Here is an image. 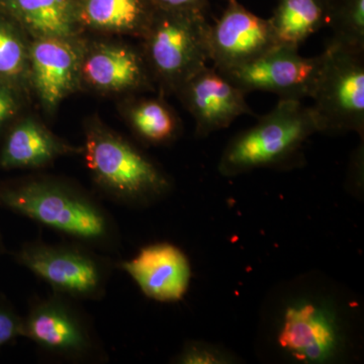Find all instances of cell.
Returning a JSON list of instances; mask_svg holds the SVG:
<instances>
[{"instance_id": "23", "label": "cell", "mask_w": 364, "mask_h": 364, "mask_svg": "<svg viewBox=\"0 0 364 364\" xmlns=\"http://www.w3.org/2000/svg\"><path fill=\"white\" fill-rule=\"evenodd\" d=\"M23 336V318L7 306H0V346Z\"/></svg>"}, {"instance_id": "1", "label": "cell", "mask_w": 364, "mask_h": 364, "mask_svg": "<svg viewBox=\"0 0 364 364\" xmlns=\"http://www.w3.org/2000/svg\"><path fill=\"white\" fill-rule=\"evenodd\" d=\"M0 205L90 248H116V223L92 196L54 179L33 178L0 191Z\"/></svg>"}, {"instance_id": "7", "label": "cell", "mask_w": 364, "mask_h": 364, "mask_svg": "<svg viewBox=\"0 0 364 364\" xmlns=\"http://www.w3.org/2000/svg\"><path fill=\"white\" fill-rule=\"evenodd\" d=\"M23 336L43 351L67 360H91L102 354L90 321L73 299L56 293L33 301L23 318Z\"/></svg>"}, {"instance_id": "6", "label": "cell", "mask_w": 364, "mask_h": 364, "mask_svg": "<svg viewBox=\"0 0 364 364\" xmlns=\"http://www.w3.org/2000/svg\"><path fill=\"white\" fill-rule=\"evenodd\" d=\"M16 257L56 294L87 301L104 296L109 264L87 246L33 241L26 243Z\"/></svg>"}, {"instance_id": "20", "label": "cell", "mask_w": 364, "mask_h": 364, "mask_svg": "<svg viewBox=\"0 0 364 364\" xmlns=\"http://www.w3.org/2000/svg\"><path fill=\"white\" fill-rule=\"evenodd\" d=\"M129 117L136 134L149 143L168 142L178 128L176 114L160 100L138 102L131 107Z\"/></svg>"}, {"instance_id": "4", "label": "cell", "mask_w": 364, "mask_h": 364, "mask_svg": "<svg viewBox=\"0 0 364 364\" xmlns=\"http://www.w3.org/2000/svg\"><path fill=\"white\" fill-rule=\"evenodd\" d=\"M207 16L155 11L145 39V59L163 87L177 91L210 61Z\"/></svg>"}, {"instance_id": "12", "label": "cell", "mask_w": 364, "mask_h": 364, "mask_svg": "<svg viewBox=\"0 0 364 364\" xmlns=\"http://www.w3.org/2000/svg\"><path fill=\"white\" fill-rule=\"evenodd\" d=\"M121 267L146 296L162 303L181 301L191 282L188 258L169 243L147 246Z\"/></svg>"}, {"instance_id": "24", "label": "cell", "mask_w": 364, "mask_h": 364, "mask_svg": "<svg viewBox=\"0 0 364 364\" xmlns=\"http://www.w3.org/2000/svg\"><path fill=\"white\" fill-rule=\"evenodd\" d=\"M18 109L11 86L0 83V124L11 119Z\"/></svg>"}, {"instance_id": "14", "label": "cell", "mask_w": 364, "mask_h": 364, "mask_svg": "<svg viewBox=\"0 0 364 364\" xmlns=\"http://www.w3.org/2000/svg\"><path fill=\"white\" fill-rule=\"evenodd\" d=\"M81 77L105 91L139 90L147 85L142 57L126 46L100 45L82 59Z\"/></svg>"}, {"instance_id": "5", "label": "cell", "mask_w": 364, "mask_h": 364, "mask_svg": "<svg viewBox=\"0 0 364 364\" xmlns=\"http://www.w3.org/2000/svg\"><path fill=\"white\" fill-rule=\"evenodd\" d=\"M312 98L321 132L364 131V52L328 43Z\"/></svg>"}, {"instance_id": "9", "label": "cell", "mask_w": 364, "mask_h": 364, "mask_svg": "<svg viewBox=\"0 0 364 364\" xmlns=\"http://www.w3.org/2000/svg\"><path fill=\"white\" fill-rule=\"evenodd\" d=\"M279 45L269 21L237 0H229L221 18L208 30L210 61L219 72L253 61Z\"/></svg>"}, {"instance_id": "22", "label": "cell", "mask_w": 364, "mask_h": 364, "mask_svg": "<svg viewBox=\"0 0 364 364\" xmlns=\"http://www.w3.org/2000/svg\"><path fill=\"white\" fill-rule=\"evenodd\" d=\"M155 11L165 13L203 14L207 16L208 0H148Z\"/></svg>"}, {"instance_id": "16", "label": "cell", "mask_w": 364, "mask_h": 364, "mask_svg": "<svg viewBox=\"0 0 364 364\" xmlns=\"http://www.w3.org/2000/svg\"><path fill=\"white\" fill-rule=\"evenodd\" d=\"M73 150L37 121L28 119L7 136L0 164L4 168H38Z\"/></svg>"}, {"instance_id": "18", "label": "cell", "mask_w": 364, "mask_h": 364, "mask_svg": "<svg viewBox=\"0 0 364 364\" xmlns=\"http://www.w3.org/2000/svg\"><path fill=\"white\" fill-rule=\"evenodd\" d=\"M326 20L327 0H279L268 18L277 43L294 47L326 26Z\"/></svg>"}, {"instance_id": "17", "label": "cell", "mask_w": 364, "mask_h": 364, "mask_svg": "<svg viewBox=\"0 0 364 364\" xmlns=\"http://www.w3.org/2000/svg\"><path fill=\"white\" fill-rule=\"evenodd\" d=\"M80 26L100 32L144 35L154 9L148 0H77Z\"/></svg>"}, {"instance_id": "8", "label": "cell", "mask_w": 364, "mask_h": 364, "mask_svg": "<svg viewBox=\"0 0 364 364\" xmlns=\"http://www.w3.org/2000/svg\"><path fill=\"white\" fill-rule=\"evenodd\" d=\"M298 50L294 46L277 45L253 61L220 73L246 93L267 91L280 100L312 97L323 56L308 58Z\"/></svg>"}, {"instance_id": "19", "label": "cell", "mask_w": 364, "mask_h": 364, "mask_svg": "<svg viewBox=\"0 0 364 364\" xmlns=\"http://www.w3.org/2000/svg\"><path fill=\"white\" fill-rule=\"evenodd\" d=\"M326 26L333 32L329 42L364 52V0H327Z\"/></svg>"}, {"instance_id": "10", "label": "cell", "mask_w": 364, "mask_h": 364, "mask_svg": "<svg viewBox=\"0 0 364 364\" xmlns=\"http://www.w3.org/2000/svg\"><path fill=\"white\" fill-rule=\"evenodd\" d=\"M177 92L195 117L198 135L227 128L243 114H254L246 102V92L214 67L196 72Z\"/></svg>"}, {"instance_id": "2", "label": "cell", "mask_w": 364, "mask_h": 364, "mask_svg": "<svg viewBox=\"0 0 364 364\" xmlns=\"http://www.w3.org/2000/svg\"><path fill=\"white\" fill-rule=\"evenodd\" d=\"M321 132L312 107L301 100H280L272 112L238 134L223 154L220 170L234 176L282 164L298 154L304 142Z\"/></svg>"}, {"instance_id": "15", "label": "cell", "mask_w": 364, "mask_h": 364, "mask_svg": "<svg viewBox=\"0 0 364 364\" xmlns=\"http://www.w3.org/2000/svg\"><path fill=\"white\" fill-rule=\"evenodd\" d=\"M279 343L299 360H323L334 348L335 332L315 306H296L287 310Z\"/></svg>"}, {"instance_id": "21", "label": "cell", "mask_w": 364, "mask_h": 364, "mask_svg": "<svg viewBox=\"0 0 364 364\" xmlns=\"http://www.w3.org/2000/svg\"><path fill=\"white\" fill-rule=\"evenodd\" d=\"M21 28L6 14H0V83L20 82L28 72V48Z\"/></svg>"}, {"instance_id": "25", "label": "cell", "mask_w": 364, "mask_h": 364, "mask_svg": "<svg viewBox=\"0 0 364 364\" xmlns=\"http://www.w3.org/2000/svg\"><path fill=\"white\" fill-rule=\"evenodd\" d=\"M219 358L210 352L205 351V349L198 347H189L179 358L181 363H217Z\"/></svg>"}, {"instance_id": "3", "label": "cell", "mask_w": 364, "mask_h": 364, "mask_svg": "<svg viewBox=\"0 0 364 364\" xmlns=\"http://www.w3.org/2000/svg\"><path fill=\"white\" fill-rule=\"evenodd\" d=\"M85 160L98 188L119 202L147 203L168 191V179L149 158L102 127L86 133Z\"/></svg>"}, {"instance_id": "11", "label": "cell", "mask_w": 364, "mask_h": 364, "mask_svg": "<svg viewBox=\"0 0 364 364\" xmlns=\"http://www.w3.org/2000/svg\"><path fill=\"white\" fill-rule=\"evenodd\" d=\"M83 56L72 39H35L28 47V72L41 102L54 109L76 90Z\"/></svg>"}, {"instance_id": "13", "label": "cell", "mask_w": 364, "mask_h": 364, "mask_svg": "<svg viewBox=\"0 0 364 364\" xmlns=\"http://www.w3.org/2000/svg\"><path fill=\"white\" fill-rule=\"evenodd\" d=\"M6 14L33 39H72L77 33V0H0Z\"/></svg>"}]
</instances>
